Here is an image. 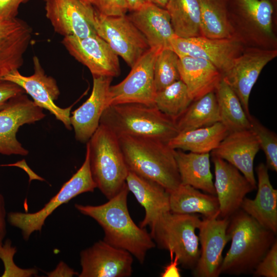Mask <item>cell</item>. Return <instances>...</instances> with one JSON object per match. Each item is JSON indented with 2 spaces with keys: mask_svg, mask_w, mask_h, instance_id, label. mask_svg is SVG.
<instances>
[{
  "mask_svg": "<svg viewBox=\"0 0 277 277\" xmlns=\"http://www.w3.org/2000/svg\"><path fill=\"white\" fill-rule=\"evenodd\" d=\"M100 124L107 127L117 136L150 137L167 143L179 133L176 121L155 106L139 103L107 107L102 113Z\"/></svg>",
  "mask_w": 277,
  "mask_h": 277,
  "instance_id": "obj_4",
  "label": "cell"
},
{
  "mask_svg": "<svg viewBox=\"0 0 277 277\" xmlns=\"http://www.w3.org/2000/svg\"><path fill=\"white\" fill-rule=\"evenodd\" d=\"M229 132L220 122L209 126L179 132L167 144L174 150L209 153L219 146Z\"/></svg>",
  "mask_w": 277,
  "mask_h": 277,
  "instance_id": "obj_29",
  "label": "cell"
},
{
  "mask_svg": "<svg viewBox=\"0 0 277 277\" xmlns=\"http://www.w3.org/2000/svg\"><path fill=\"white\" fill-rule=\"evenodd\" d=\"M33 62L34 72L31 75H23L18 70H16L6 75L2 80L19 86L31 96L37 106L48 110L57 120L61 121L66 128L70 130V111L72 106L62 108L54 103L60 94L55 80L45 74L37 56L33 57Z\"/></svg>",
  "mask_w": 277,
  "mask_h": 277,
  "instance_id": "obj_15",
  "label": "cell"
},
{
  "mask_svg": "<svg viewBox=\"0 0 277 277\" xmlns=\"http://www.w3.org/2000/svg\"><path fill=\"white\" fill-rule=\"evenodd\" d=\"M214 92L217 103L220 122L229 132L250 129V122L241 103L222 76Z\"/></svg>",
  "mask_w": 277,
  "mask_h": 277,
  "instance_id": "obj_30",
  "label": "cell"
},
{
  "mask_svg": "<svg viewBox=\"0 0 277 277\" xmlns=\"http://www.w3.org/2000/svg\"><path fill=\"white\" fill-rule=\"evenodd\" d=\"M118 138L128 170L157 182L169 193L181 184L174 150L167 142L129 135Z\"/></svg>",
  "mask_w": 277,
  "mask_h": 277,
  "instance_id": "obj_3",
  "label": "cell"
},
{
  "mask_svg": "<svg viewBox=\"0 0 277 277\" xmlns=\"http://www.w3.org/2000/svg\"><path fill=\"white\" fill-rule=\"evenodd\" d=\"M176 36H200L201 13L197 0H168L165 8Z\"/></svg>",
  "mask_w": 277,
  "mask_h": 277,
  "instance_id": "obj_32",
  "label": "cell"
},
{
  "mask_svg": "<svg viewBox=\"0 0 277 277\" xmlns=\"http://www.w3.org/2000/svg\"><path fill=\"white\" fill-rule=\"evenodd\" d=\"M277 56V49L245 47L223 77L239 97L247 116L252 88L265 66Z\"/></svg>",
  "mask_w": 277,
  "mask_h": 277,
  "instance_id": "obj_13",
  "label": "cell"
},
{
  "mask_svg": "<svg viewBox=\"0 0 277 277\" xmlns=\"http://www.w3.org/2000/svg\"><path fill=\"white\" fill-rule=\"evenodd\" d=\"M6 211L3 195L0 193V245L2 244L7 233Z\"/></svg>",
  "mask_w": 277,
  "mask_h": 277,
  "instance_id": "obj_43",
  "label": "cell"
},
{
  "mask_svg": "<svg viewBox=\"0 0 277 277\" xmlns=\"http://www.w3.org/2000/svg\"><path fill=\"white\" fill-rule=\"evenodd\" d=\"M44 1H45V0H44Z\"/></svg>",
  "mask_w": 277,
  "mask_h": 277,
  "instance_id": "obj_48",
  "label": "cell"
},
{
  "mask_svg": "<svg viewBox=\"0 0 277 277\" xmlns=\"http://www.w3.org/2000/svg\"><path fill=\"white\" fill-rule=\"evenodd\" d=\"M45 11L54 31L64 36L84 38L96 35V10L80 0H45Z\"/></svg>",
  "mask_w": 277,
  "mask_h": 277,
  "instance_id": "obj_14",
  "label": "cell"
},
{
  "mask_svg": "<svg viewBox=\"0 0 277 277\" xmlns=\"http://www.w3.org/2000/svg\"><path fill=\"white\" fill-rule=\"evenodd\" d=\"M178 69L180 80L193 101L214 91L223 76L210 62L191 56H179Z\"/></svg>",
  "mask_w": 277,
  "mask_h": 277,
  "instance_id": "obj_26",
  "label": "cell"
},
{
  "mask_svg": "<svg viewBox=\"0 0 277 277\" xmlns=\"http://www.w3.org/2000/svg\"><path fill=\"white\" fill-rule=\"evenodd\" d=\"M254 276H277V240L252 272Z\"/></svg>",
  "mask_w": 277,
  "mask_h": 277,
  "instance_id": "obj_38",
  "label": "cell"
},
{
  "mask_svg": "<svg viewBox=\"0 0 277 277\" xmlns=\"http://www.w3.org/2000/svg\"><path fill=\"white\" fill-rule=\"evenodd\" d=\"M227 232L231 243L223 260L221 273H252L276 241V234L241 208L229 217Z\"/></svg>",
  "mask_w": 277,
  "mask_h": 277,
  "instance_id": "obj_2",
  "label": "cell"
},
{
  "mask_svg": "<svg viewBox=\"0 0 277 277\" xmlns=\"http://www.w3.org/2000/svg\"><path fill=\"white\" fill-rule=\"evenodd\" d=\"M192 101L186 86L180 80L156 91L154 106L164 114L176 121Z\"/></svg>",
  "mask_w": 277,
  "mask_h": 277,
  "instance_id": "obj_34",
  "label": "cell"
},
{
  "mask_svg": "<svg viewBox=\"0 0 277 277\" xmlns=\"http://www.w3.org/2000/svg\"><path fill=\"white\" fill-rule=\"evenodd\" d=\"M220 122L214 91L193 101L176 121L179 132L207 127Z\"/></svg>",
  "mask_w": 277,
  "mask_h": 277,
  "instance_id": "obj_33",
  "label": "cell"
},
{
  "mask_svg": "<svg viewBox=\"0 0 277 277\" xmlns=\"http://www.w3.org/2000/svg\"><path fill=\"white\" fill-rule=\"evenodd\" d=\"M229 217H203L198 228L201 245L200 256L192 270L196 277H218L223 262L222 253L230 240L227 232Z\"/></svg>",
  "mask_w": 277,
  "mask_h": 277,
  "instance_id": "obj_18",
  "label": "cell"
},
{
  "mask_svg": "<svg viewBox=\"0 0 277 277\" xmlns=\"http://www.w3.org/2000/svg\"><path fill=\"white\" fill-rule=\"evenodd\" d=\"M92 6L98 14L106 16L124 15L129 11L125 0H93Z\"/></svg>",
  "mask_w": 277,
  "mask_h": 277,
  "instance_id": "obj_39",
  "label": "cell"
},
{
  "mask_svg": "<svg viewBox=\"0 0 277 277\" xmlns=\"http://www.w3.org/2000/svg\"><path fill=\"white\" fill-rule=\"evenodd\" d=\"M63 45L77 61L86 66L93 77H117L120 74L118 56L97 34L84 38L64 37Z\"/></svg>",
  "mask_w": 277,
  "mask_h": 277,
  "instance_id": "obj_16",
  "label": "cell"
},
{
  "mask_svg": "<svg viewBox=\"0 0 277 277\" xmlns=\"http://www.w3.org/2000/svg\"><path fill=\"white\" fill-rule=\"evenodd\" d=\"M29 0H0V18L12 19L16 17L20 5Z\"/></svg>",
  "mask_w": 277,
  "mask_h": 277,
  "instance_id": "obj_41",
  "label": "cell"
},
{
  "mask_svg": "<svg viewBox=\"0 0 277 277\" xmlns=\"http://www.w3.org/2000/svg\"><path fill=\"white\" fill-rule=\"evenodd\" d=\"M260 149L255 136L247 129L229 132L211 153L236 167L256 188L253 163Z\"/></svg>",
  "mask_w": 277,
  "mask_h": 277,
  "instance_id": "obj_22",
  "label": "cell"
},
{
  "mask_svg": "<svg viewBox=\"0 0 277 277\" xmlns=\"http://www.w3.org/2000/svg\"><path fill=\"white\" fill-rule=\"evenodd\" d=\"M214 164V186L222 218L229 217L239 210L246 195L256 189L234 166L212 156Z\"/></svg>",
  "mask_w": 277,
  "mask_h": 277,
  "instance_id": "obj_19",
  "label": "cell"
},
{
  "mask_svg": "<svg viewBox=\"0 0 277 277\" xmlns=\"http://www.w3.org/2000/svg\"><path fill=\"white\" fill-rule=\"evenodd\" d=\"M234 37L245 47L277 49L273 27L276 0H226Z\"/></svg>",
  "mask_w": 277,
  "mask_h": 277,
  "instance_id": "obj_6",
  "label": "cell"
},
{
  "mask_svg": "<svg viewBox=\"0 0 277 277\" xmlns=\"http://www.w3.org/2000/svg\"><path fill=\"white\" fill-rule=\"evenodd\" d=\"M32 32L28 24L21 19L0 18V80L23 65Z\"/></svg>",
  "mask_w": 277,
  "mask_h": 277,
  "instance_id": "obj_21",
  "label": "cell"
},
{
  "mask_svg": "<svg viewBox=\"0 0 277 277\" xmlns=\"http://www.w3.org/2000/svg\"><path fill=\"white\" fill-rule=\"evenodd\" d=\"M171 49L179 56H187L205 60L212 64L222 75L245 47L236 38H214L202 35L190 37L175 36Z\"/></svg>",
  "mask_w": 277,
  "mask_h": 277,
  "instance_id": "obj_11",
  "label": "cell"
},
{
  "mask_svg": "<svg viewBox=\"0 0 277 277\" xmlns=\"http://www.w3.org/2000/svg\"><path fill=\"white\" fill-rule=\"evenodd\" d=\"M145 1L146 2L151 3L160 7L165 9L168 0H145Z\"/></svg>",
  "mask_w": 277,
  "mask_h": 277,
  "instance_id": "obj_46",
  "label": "cell"
},
{
  "mask_svg": "<svg viewBox=\"0 0 277 277\" xmlns=\"http://www.w3.org/2000/svg\"><path fill=\"white\" fill-rule=\"evenodd\" d=\"M112 77H93V87L89 97L72 112L70 123L76 140L87 143L97 129L107 107L109 89Z\"/></svg>",
  "mask_w": 277,
  "mask_h": 277,
  "instance_id": "obj_20",
  "label": "cell"
},
{
  "mask_svg": "<svg viewBox=\"0 0 277 277\" xmlns=\"http://www.w3.org/2000/svg\"><path fill=\"white\" fill-rule=\"evenodd\" d=\"M43 109L24 94L11 98L0 110V154L27 155L29 152L16 138L19 127L45 117Z\"/></svg>",
  "mask_w": 277,
  "mask_h": 277,
  "instance_id": "obj_12",
  "label": "cell"
},
{
  "mask_svg": "<svg viewBox=\"0 0 277 277\" xmlns=\"http://www.w3.org/2000/svg\"><path fill=\"white\" fill-rule=\"evenodd\" d=\"M201 220L196 214H179L170 211L160 215L150 226L155 245L178 257L179 263L192 270L200 256L199 239L195 230Z\"/></svg>",
  "mask_w": 277,
  "mask_h": 277,
  "instance_id": "obj_7",
  "label": "cell"
},
{
  "mask_svg": "<svg viewBox=\"0 0 277 277\" xmlns=\"http://www.w3.org/2000/svg\"><path fill=\"white\" fill-rule=\"evenodd\" d=\"M126 184L129 191L144 207L145 215L139 226H149L160 215L169 211V193L156 182L128 171Z\"/></svg>",
  "mask_w": 277,
  "mask_h": 277,
  "instance_id": "obj_25",
  "label": "cell"
},
{
  "mask_svg": "<svg viewBox=\"0 0 277 277\" xmlns=\"http://www.w3.org/2000/svg\"><path fill=\"white\" fill-rule=\"evenodd\" d=\"M94 27L97 34L130 68L150 48L145 37L127 15L106 16L96 11Z\"/></svg>",
  "mask_w": 277,
  "mask_h": 277,
  "instance_id": "obj_10",
  "label": "cell"
},
{
  "mask_svg": "<svg viewBox=\"0 0 277 277\" xmlns=\"http://www.w3.org/2000/svg\"><path fill=\"white\" fill-rule=\"evenodd\" d=\"M129 191L126 185L105 204L83 205L75 204L82 214L93 219L103 228V241L110 245L125 250L143 264L147 252L156 245L145 228L136 225L130 215L127 206Z\"/></svg>",
  "mask_w": 277,
  "mask_h": 277,
  "instance_id": "obj_1",
  "label": "cell"
},
{
  "mask_svg": "<svg viewBox=\"0 0 277 277\" xmlns=\"http://www.w3.org/2000/svg\"><path fill=\"white\" fill-rule=\"evenodd\" d=\"M143 35L150 48H171V41L176 36L167 10L148 2L127 15Z\"/></svg>",
  "mask_w": 277,
  "mask_h": 277,
  "instance_id": "obj_23",
  "label": "cell"
},
{
  "mask_svg": "<svg viewBox=\"0 0 277 277\" xmlns=\"http://www.w3.org/2000/svg\"><path fill=\"white\" fill-rule=\"evenodd\" d=\"M48 274H49L48 276H72L75 274L78 275L77 272H75L72 269L69 268L64 263H59L56 269Z\"/></svg>",
  "mask_w": 277,
  "mask_h": 277,
  "instance_id": "obj_44",
  "label": "cell"
},
{
  "mask_svg": "<svg viewBox=\"0 0 277 277\" xmlns=\"http://www.w3.org/2000/svg\"><path fill=\"white\" fill-rule=\"evenodd\" d=\"M128 5L129 10L134 11L138 9L146 2L145 0H125Z\"/></svg>",
  "mask_w": 277,
  "mask_h": 277,
  "instance_id": "obj_45",
  "label": "cell"
},
{
  "mask_svg": "<svg viewBox=\"0 0 277 277\" xmlns=\"http://www.w3.org/2000/svg\"><path fill=\"white\" fill-rule=\"evenodd\" d=\"M133 255L128 251L99 241L80 252L79 277H130Z\"/></svg>",
  "mask_w": 277,
  "mask_h": 277,
  "instance_id": "obj_17",
  "label": "cell"
},
{
  "mask_svg": "<svg viewBox=\"0 0 277 277\" xmlns=\"http://www.w3.org/2000/svg\"><path fill=\"white\" fill-rule=\"evenodd\" d=\"M11 244V242L8 240L4 245H0V258L5 265L2 276H28L35 274L36 270L35 269L22 270L15 265L13 256L16 250Z\"/></svg>",
  "mask_w": 277,
  "mask_h": 277,
  "instance_id": "obj_37",
  "label": "cell"
},
{
  "mask_svg": "<svg viewBox=\"0 0 277 277\" xmlns=\"http://www.w3.org/2000/svg\"><path fill=\"white\" fill-rule=\"evenodd\" d=\"M92 179L105 196L109 200L126 184L128 173L118 136L100 124L87 142Z\"/></svg>",
  "mask_w": 277,
  "mask_h": 277,
  "instance_id": "obj_5",
  "label": "cell"
},
{
  "mask_svg": "<svg viewBox=\"0 0 277 277\" xmlns=\"http://www.w3.org/2000/svg\"><path fill=\"white\" fill-rule=\"evenodd\" d=\"M169 194L170 210L173 213H199L208 219L220 216V205L216 195L202 193L199 189L182 183Z\"/></svg>",
  "mask_w": 277,
  "mask_h": 277,
  "instance_id": "obj_28",
  "label": "cell"
},
{
  "mask_svg": "<svg viewBox=\"0 0 277 277\" xmlns=\"http://www.w3.org/2000/svg\"><path fill=\"white\" fill-rule=\"evenodd\" d=\"M202 36L214 38L234 37L226 0H197Z\"/></svg>",
  "mask_w": 277,
  "mask_h": 277,
  "instance_id": "obj_31",
  "label": "cell"
},
{
  "mask_svg": "<svg viewBox=\"0 0 277 277\" xmlns=\"http://www.w3.org/2000/svg\"><path fill=\"white\" fill-rule=\"evenodd\" d=\"M171 262L164 268V271L161 273L162 277H169V276H181L180 269L177 267L179 263L178 257L175 255L174 260H173V253L170 252Z\"/></svg>",
  "mask_w": 277,
  "mask_h": 277,
  "instance_id": "obj_42",
  "label": "cell"
},
{
  "mask_svg": "<svg viewBox=\"0 0 277 277\" xmlns=\"http://www.w3.org/2000/svg\"><path fill=\"white\" fill-rule=\"evenodd\" d=\"M268 170L264 163L256 167L258 180L256 196L253 200L245 197L240 208L262 226L276 234L277 190L271 184Z\"/></svg>",
  "mask_w": 277,
  "mask_h": 277,
  "instance_id": "obj_24",
  "label": "cell"
},
{
  "mask_svg": "<svg viewBox=\"0 0 277 277\" xmlns=\"http://www.w3.org/2000/svg\"><path fill=\"white\" fill-rule=\"evenodd\" d=\"M160 50L150 48L131 68L129 73L122 82L110 86L107 107L127 103L154 106L156 91L154 82L153 65Z\"/></svg>",
  "mask_w": 277,
  "mask_h": 277,
  "instance_id": "obj_9",
  "label": "cell"
},
{
  "mask_svg": "<svg viewBox=\"0 0 277 277\" xmlns=\"http://www.w3.org/2000/svg\"><path fill=\"white\" fill-rule=\"evenodd\" d=\"M96 188L90 171L89 151L86 148L82 166L43 208L33 213L9 212L8 221L12 226L19 228L23 239L27 241L33 232L41 231L47 218L59 206L80 194L93 192Z\"/></svg>",
  "mask_w": 277,
  "mask_h": 277,
  "instance_id": "obj_8",
  "label": "cell"
},
{
  "mask_svg": "<svg viewBox=\"0 0 277 277\" xmlns=\"http://www.w3.org/2000/svg\"><path fill=\"white\" fill-rule=\"evenodd\" d=\"M26 93L18 85L10 81L0 80V110L4 108L12 97Z\"/></svg>",
  "mask_w": 277,
  "mask_h": 277,
  "instance_id": "obj_40",
  "label": "cell"
},
{
  "mask_svg": "<svg viewBox=\"0 0 277 277\" xmlns=\"http://www.w3.org/2000/svg\"><path fill=\"white\" fill-rule=\"evenodd\" d=\"M250 130L255 136L260 149L264 151L268 169L277 171V136L273 131L263 125L258 119L250 115Z\"/></svg>",
  "mask_w": 277,
  "mask_h": 277,
  "instance_id": "obj_36",
  "label": "cell"
},
{
  "mask_svg": "<svg viewBox=\"0 0 277 277\" xmlns=\"http://www.w3.org/2000/svg\"><path fill=\"white\" fill-rule=\"evenodd\" d=\"M174 155L182 184L216 195L209 153H186L176 149Z\"/></svg>",
  "mask_w": 277,
  "mask_h": 277,
  "instance_id": "obj_27",
  "label": "cell"
},
{
  "mask_svg": "<svg viewBox=\"0 0 277 277\" xmlns=\"http://www.w3.org/2000/svg\"><path fill=\"white\" fill-rule=\"evenodd\" d=\"M84 3L92 5L93 0H80Z\"/></svg>",
  "mask_w": 277,
  "mask_h": 277,
  "instance_id": "obj_47",
  "label": "cell"
},
{
  "mask_svg": "<svg viewBox=\"0 0 277 277\" xmlns=\"http://www.w3.org/2000/svg\"><path fill=\"white\" fill-rule=\"evenodd\" d=\"M179 55L171 48L161 50L153 65V77L156 91L180 80Z\"/></svg>",
  "mask_w": 277,
  "mask_h": 277,
  "instance_id": "obj_35",
  "label": "cell"
}]
</instances>
